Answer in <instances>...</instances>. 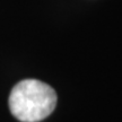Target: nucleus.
Segmentation results:
<instances>
[{"label": "nucleus", "instance_id": "f257e3e1", "mask_svg": "<svg viewBox=\"0 0 122 122\" xmlns=\"http://www.w3.org/2000/svg\"><path fill=\"white\" fill-rule=\"evenodd\" d=\"M57 105V94L51 86L36 79H25L11 89L9 109L22 122H39L48 118Z\"/></svg>", "mask_w": 122, "mask_h": 122}]
</instances>
